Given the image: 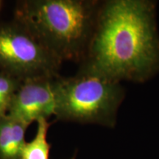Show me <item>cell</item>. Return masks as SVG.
Segmentation results:
<instances>
[{
  "label": "cell",
  "instance_id": "6da1fadb",
  "mask_svg": "<svg viewBox=\"0 0 159 159\" xmlns=\"http://www.w3.org/2000/svg\"><path fill=\"white\" fill-rule=\"evenodd\" d=\"M80 65L119 82L144 83L158 74L156 2L101 1L94 33Z\"/></svg>",
  "mask_w": 159,
  "mask_h": 159
},
{
  "label": "cell",
  "instance_id": "7a4b0ae2",
  "mask_svg": "<svg viewBox=\"0 0 159 159\" xmlns=\"http://www.w3.org/2000/svg\"><path fill=\"white\" fill-rule=\"evenodd\" d=\"M101 1L24 0L14 21L25 27L61 62L82 63L94 33Z\"/></svg>",
  "mask_w": 159,
  "mask_h": 159
},
{
  "label": "cell",
  "instance_id": "3957f363",
  "mask_svg": "<svg viewBox=\"0 0 159 159\" xmlns=\"http://www.w3.org/2000/svg\"><path fill=\"white\" fill-rule=\"evenodd\" d=\"M56 119L113 128L125 97L122 83L85 66L74 76L55 81Z\"/></svg>",
  "mask_w": 159,
  "mask_h": 159
},
{
  "label": "cell",
  "instance_id": "277c9868",
  "mask_svg": "<svg viewBox=\"0 0 159 159\" xmlns=\"http://www.w3.org/2000/svg\"><path fill=\"white\" fill-rule=\"evenodd\" d=\"M61 63L17 21L0 24V71L21 80L55 77L60 76Z\"/></svg>",
  "mask_w": 159,
  "mask_h": 159
},
{
  "label": "cell",
  "instance_id": "5b68a950",
  "mask_svg": "<svg viewBox=\"0 0 159 159\" xmlns=\"http://www.w3.org/2000/svg\"><path fill=\"white\" fill-rule=\"evenodd\" d=\"M57 77H38L21 80L7 114L28 125L55 116V81Z\"/></svg>",
  "mask_w": 159,
  "mask_h": 159
},
{
  "label": "cell",
  "instance_id": "8992f818",
  "mask_svg": "<svg viewBox=\"0 0 159 159\" xmlns=\"http://www.w3.org/2000/svg\"><path fill=\"white\" fill-rule=\"evenodd\" d=\"M29 125L8 114L0 117V159H21Z\"/></svg>",
  "mask_w": 159,
  "mask_h": 159
},
{
  "label": "cell",
  "instance_id": "52a82bcc",
  "mask_svg": "<svg viewBox=\"0 0 159 159\" xmlns=\"http://www.w3.org/2000/svg\"><path fill=\"white\" fill-rule=\"evenodd\" d=\"M37 124L36 134L33 140L26 143L21 159H49L50 144L47 141V132L50 123L41 119Z\"/></svg>",
  "mask_w": 159,
  "mask_h": 159
},
{
  "label": "cell",
  "instance_id": "ba28073f",
  "mask_svg": "<svg viewBox=\"0 0 159 159\" xmlns=\"http://www.w3.org/2000/svg\"><path fill=\"white\" fill-rule=\"evenodd\" d=\"M21 80L0 71V117L7 114Z\"/></svg>",
  "mask_w": 159,
  "mask_h": 159
},
{
  "label": "cell",
  "instance_id": "9c48e42d",
  "mask_svg": "<svg viewBox=\"0 0 159 159\" xmlns=\"http://www.w3.org/2000/svg\"><path fill=\"white\" fill-rule=\"evenodd\" d=\"M71 159H76V158H75V156H73L72 158H71Z\"/></svg>",
  "mask_w": 159,
  "mask_h": 159
},
{
  "label": "cell",
  "instance_id": "30bf717a",
  "mask_svg": "<svg viewBox=\"0 0 159 159\" xmlns=\"http://www.w3.org/2000/svg\"><path fill=\"white\" fill-rule=\"evenodd\" d=\"M1 5H2V1H0V7H1Z\"/></svg>",
  "mask_w": 159,
  "mask_h": 159
}]
</instances>
